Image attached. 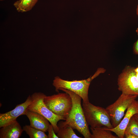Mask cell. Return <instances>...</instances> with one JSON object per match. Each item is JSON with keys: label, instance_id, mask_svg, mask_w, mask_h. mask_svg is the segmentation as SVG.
I'll use <instances>...</instances> for the list:
<instances>
[{"label": "cell", "instance_id": "11", "mask_svg": "<svg viewBox=\"0 0 138 138\" xmlns=\"http://www.w3.org/2000/svg\"><path fill=\"white\" fill-rule=\"evenodd\" d=\"M23 130L19 123L15 120L0 128V138H19Z\"/></svg>", "mask_w": 138, "mask_h": 138}, {"label": "cell", "instance_id": "12", "mask_svg": "<svg viewBox=\"0 0 138 138\" xmlns=\"http://www.w3.org/2000/svg\"><path fill=\"white\" fill-rule=\"evenodd\" d=\"M105 126L92 128L90 129L92 132L91 138H118V136L113 135L111 131Z\"/></svg>", "mask_w": 138, "mask_h": 138}, {"label": "cell", "instance_id": "14", "mask_svg": "<svg viewBox=\"0 0 138 138\" xmlns=\"http://www.w3.org/2000/svg\"><path fill=\"white\" fill-rule=\"evenodd\" d=\"M59 130L57 135L59 138H81L78 136L70 126H57Z\"/></svg>", "mask_w": 138, "mask_h": 138}, {"label": "cell", "instance_id": "19", "mask_svg": "<svg viewBox=\"0 0 138 138\" xmlns=\"http://www.w3.org/2000/svg\"><path fill=\"white\" fill-rule=\"evenodd\" d=\"M124 137L126 138H138V137L136 136L130 134H124Z\"/></svg>", "mask_w": 138, "mask_h": 138}, {"label": "cell", "instance_id": "22", "mask_svg": "<svg viewBox=\"0 0 138 138\" xmlns=\"http://www.w3.org/2000/svg\"><path fill=\"white\" fill-rule=\"evenodd\" d=\"M136 14L137 16H138V4L137 6L136 9Z\"/></svg>", "mask_w": 138, "mask_h": 138}, {"label": "cell", "instance_id": "24", "mask_svg": "<svg viewBox=\"0 0 138 138\" xmlns=\"http://www.w3.org/2000/svg\"><path fill=\"white\" fill-rule=\"evenodd\" d=\"M136 76L138 80V73H136Z\"/></svg>", "mask_w": 138, "mask_h": 138}, {"label": "cell", "instance_id": "8", "mask_svg": "<svg viewBox=\"0 0 138 138\" xmlns=\"http://www.w3.org/2000/svg\"><path fill=\"white\" fill-rule=\"evenodd\" d=\"M32 99L30 95L24 102L17 105L13 110L4 113L0 114V128L12 121L16 120L21 115H26L28 108Z\"/></svg>", "mask_w": 138, "mask_h": 138}, {"label": "cell", "instance_id": "15", "mask_svg": "<svg viewBox=\"0 0 138 138\" xmlns=\"http://www.w3.org/2000/svg\"><path fill=\"white\" fill-rule=\"evenodd\" d=\"M30 138H48L45 132L31 126L30 125H26L22 128Z\"/></svg>", "mask_w": 138, "mask_h": 138}, {"label": "cell", "instance_id": "10", "mask_svg": "<svg viewBox=\"0 0 138 138\" xmlns=\"http://www.w3.org/2000/svg\"><path fill=\"white\" fill-rule=\"evenodd\" d=\"M26 115L30 122L32 127L42 131H47L50 124L49 121L40 114L28 109Z\"/></svg>", "mask_w": 138, "mask_h": 138}, {"label": "cell", "instance_id": "17", "mask_svg": "<svg viewBox=\"0 0 138 138\" xmlns=\"http://www.w3.org/2000/svg\"><path fill=\"white\" fill-rule=\"evenodd\" d=\"M47 131L48 134V138H59L54 132L52 125L51 124Z\"/></svg>", "mask_w": 138, "mask_h": 138}, {"label": "cell", "instance_id": "5", "mask_svg": "<svg viewBox=\"0 0 138 138\" xmlns=\"http://www.w3.org/2000/svg\"><path fill=\"white\" fill-rule=\"evenodd\" d=\"M45 96L41 92L33 93L31 96L32 101L28 109L37 112L47 119L52 125L55 133H57L59 130L58 122L61 120H65L66 119L55 114L48 108L44 102Z\"/></svg>", "mask_w": 138, "mask_h": 138}, {"label": "cell", "instance_id": "21", "mask_svg": "<svg viewBox=\"0 0 138 138\" xmlns=\"http://www.w3.org/2000/svg\"><path fill=\"white\" fill-rule=\"evenodd\" d=\"M135 70L136 73H138V66L135 68Z\"/></svg>", "mask_w": 138, "mask_h": 138}, {"label": "cell", "instance_id": "1", "mask_svg": "<svg viewBox=\"0 0 138 138\" xmlns=\"http://www.w3.org/2000/svg\"><path fill=\"white\" fill-rule=\"evenodd\" d=\"M59 90L64 91L70 96L72 99V106L65 121L59 122L57 124V126L69 125L73 129L77 130L84 138H91V134L81 104V97L68 90L61 88Z\"/></svg>", "mask_w": 138, "mask_h": 138}, {"label": "cell", "instance_id": "23", "mask_svg": "<svg viewBox=\"0 0 138 138\" xmlns=\"http://www.w3.org/2000/svg\"><path fill=\"white\" fill-rule=\"evenodd\" d=\"M136 32L137 33V35L138 36V28H137L136 30Z\"/></svg>", "mask_w": 138, "mask_h": 138}, {"label": "cell", "instance_id": "3", "mask_svg": "<svg viewBox=\"0 0 138 138\" xmlns=\"http://www.w3.org/2000/svg\"><path fill=\"white\" fill-rule=\"evenodd\" d=\"M82 107L87 122L90 127L113 128L105 108L95 106L89 101H83Z\"/></svg>", "mask_w": 138, "mask_h": 138}, {"label": "cell", "instance_id": "7", "mask_svg": "<svg viewBox=\"0 0 138 138\" xmlns=\"http://www.w3.org/2000/svg\"><path fill=\"white\" fill-rule=\"evenodd\" d=\"M135 68L127 66L119 75L117 81L118 89L122 94L138 96V80Z\"/></svg>", "mask_w": 138, "mask_h": 138}, {"label": "cell", "instance_id": "9", "mask_svg": "<svg viewBox=\"0 0 138 138\" xmlns=\"http://www.w3.org/2000/svg\"><path fill=\"white\" fill-rule=\"evenodd\" d=\"M138 114V101L134 100L130 104L120 122L116 127L107 129L115 133L119 138H124L125 130L131 118Z\"/></svg>", "mask_w": 138, "mask_h": 138}, {"label": "cell", "instance_id": "16", "mask_svg": "<svg viewBox=\"0 0 138 138\" xmlns=\"http://www.w3.org/2000/svg\"><path fill=\"white\" fill-rule=\"evenodd\" d=\"M130 134L138 137V121L134 115L131 118L125 130L124 135Z\"/></svg>", "mask_w": 138, "mask_h": 138}, {"label": "cell", "instance_id": "26", "mask_svg": "<svg viewBox=\"0 0 138 138\" xmlns=\"http://www.w3.org/2000/svg\"></svg>", "mask_w": 138, "mask_h": 138}, {"label": "cell", "instance_id": "2", "mask_svg": "<svg viewBox=\"0 0 138 138\" xmlns=\"http://www.w3.org/2000/svg\"><path fill=\"white\" fill-rule=\"evenodd\" d=\"M103 73L102 70L100 68L91 77L87 79L78 80H65L56 76L53 80V85L57 92H58L61 88L66 89L79 95L81 97L83 101L87 102L89 101L88 91L91 81L100 73Z\"/></svg>", "mask_w": 138, "mask_h": 138}, {"label": "cell", "instance_id": "18", "mask_svg": "<svg viewBox=\"0 0 138 138\" xmlns=\"http://www.w3.org/2000/svg\"><path fill=\"white\" fill-rule=\"evenodd\" d=\"M133 51L135 54L138 55V39L134 44Z\"/></svg>", "mask_w": 138, "mask_h": 138}, {"label": "cell", "instance_id": "20", "mask_svg": "<svg viewBox=\"0 0 138 138\" xmlns=\"http://www.w3.org/2000/svg\"><path fill=\"white\" fill-rule=\"evenodd\" d=\"M134 116L135 117L138 121V114H135L134 115Z\"/></svg>", "mask_w": 138, "mask_h": 138}, {"label": "cell", "instance_id": "6", "mask_svg": "<svg viewBox=\"0 0 138 138\" xmlns=\"http://www.w3.org/2000/svg\"><path fill=\"white\" fill-rule=\"evenodd\" d=\"M138 96L137 95L122 94L114 102L106 107L105 109L113 128L120 123L125 114V110Z\"/></svg>", "mask_w": 138, "mask_h": 138}, {"label": "cell", "instance_id": "25", "mask_svg": "<svg viewBox=\"0 0 138 138\" xmlns=\"http://www.w3.org/2000/svg\"><path fill=\"white\" fill-rule=\"evenodd\" d=\"M0 1H3V0H0Z\"/></svg>", "mask_w": 138, "mask_h": 138}, {"label": "cell", "instance_id": "13", "mask_svg": "<svg viewBox=\"0 0 138 138\" xmlns=\"http://www.w3.org/2000/svg\"><path fill=\"white\" fill-rule=\"evenodd\" d=\"M38 0H19L13 5L18 12L23 13L31 10Z\"/></svg>", "mask_w": 138, "mask_h": 138}, {"label": "cell", "instance_id": "4", "mask_svg": "<svg viewBox=\"0 0 138 138\" xmlns=\"http://www.w3.org/2000/svg\"><path fill=\"white\" fill-rule=\"evenodd\" d=\"M65 93H59L50 96L46 95L44 102L53 113L66 119L71 110L72 102L70 96Z\"/></svg>", "mask_w": 138, "mask_h": 138}]
</instances>
